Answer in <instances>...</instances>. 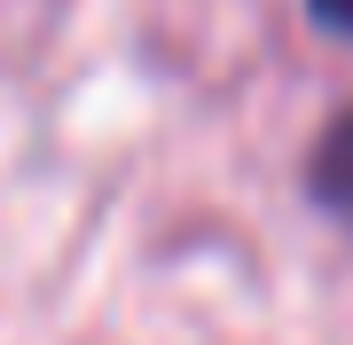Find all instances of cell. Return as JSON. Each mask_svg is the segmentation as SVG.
<instances>
[{
  "instance_id": "1",
  "label": "cell",
  "mask_w": 353,
  "mask_h": 345,
  "mask_svg": "<svg viewBox=\"0 0 353 345\" xmlns=\"http://www.w3.org/2000/svg\"><path fill=\"white\" fill-rule=\"evenodd\" d=\"M306 196L330 220H353V103L322 126V141L306 149Z\"/></svg>"
},
{
  "instance_id": "2",
  "label": "cell",
  "mask_w": 353,
  "mask_h": 345,
  "mask_svg": "<svg viewBox=\"0 0 353 345\" xmlns=\"http://www.w3.org/2000/svg\"><path fill=\"white\" fill-rule=\"evenodd\" d=\"M306 8H314V24H322V32L353 39V0H306Z\"/></svg>"
}]
</instances>
